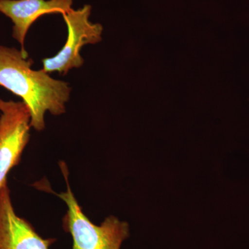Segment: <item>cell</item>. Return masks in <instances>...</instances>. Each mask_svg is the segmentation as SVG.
Segmentation results:
<instances>
[{
  "mask_svg": "<svg viewBox=\"0 0 249 249\" xmlns=\"http://www.w3.org/2000/svg\"><path fill=\"white\" fill-rule=\"evenodd\" d=\"M0 191L7 175L19 164L30 139L31 114L22 101L0 98Z\"/></svg>",
  "mask_w": 249,
  "mask_h": 249,
  "instance_id": "4",
  "label": "cell"
},
{
  "mask_svg": "<svg viewBox=\"0 0 249 249\" xmlns=\"http://www.w3.org/2000/svg\"><path fill=\"white\" fill-rule=\"evenodd\" d=\"M60 168L67 183V191L57 194L66 203L67 212L63 218V227L73 239V249H120L129 235L127 222L109 216L100 226L93 224L82 211L72 193L68 180V170L64 162Z\"/></svg>",
  "mask_w": 249,
  "mask_h": 249,
  "instance_id": "2",
  "label": "cell"
},
{
  "mask_svg": "<svg viewBox=\"0 0 249 249\" xmlns=\"http://www.w3.org/2000/svg\"><path fill=\"white\" fill-rule=\"evenodd\" d=\"M54 239H44L15 211L7 183L0 191V249H49Z\"/></svg>",
  "mask_w": 249,
  "mask_h": 249,
  "instance_id": "5",
  "label": "cell"
},
{
  "mask_svg": "<svg viewBox=\"0 0 249 249\" xmlns=\"http://www.w3.org/2000/svg\"><path fill=\"white\" fill-rule=\"evenodd\" d=\"M72 4L73 0H0V13L14 23L13 37L23 53H28L24 41L31 25L45 15L67 14Z\"/></svg>",
  "mask_w": 249,
  "mask_h": 249,
  "instance_id": "6",
  "label": "cell"
},
{
  "mask_svg": "<svg viewBox=\"0 0 249 249\" xmlns=\"http://www.w3.org/2000/svg\"><path fill=\"white\" fill-rule=\"evenodd\" d=\"M33 64L29 54L0 45V87L22 98L30 111L31 127L42 131L46 112L54 116L65 113L71 88L43 70H32Z\"/></svg>",
  "mask_w": 249,
  "mask_h": 249,
  "instance_id": "1",
  "label": "cell"
},
{
  "mask_svg": "<svg viewBox=\"0 0 249 249\" xmlns=\"http://www.w3.org/2000/svg\"><path fill=\"white\" fill-rule=\"evenodd\" d=\"M91 12V6L86 4L62 15L68 30L67 41L55 56L42 60L44 71L66 74L72 69L83 66L84 60L80 55V50L85 45L99 42L103 32L101 24L89 20Z\"/></svg>",
  "mask_w": 249,
  "mask_h": 249,
  "instance_id": "3",
  "label": "cell"
}]
</instances>
